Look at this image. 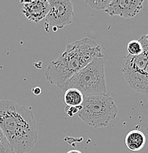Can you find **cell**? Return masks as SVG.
<instances>
[{
    "label": "cell",
    "mask_w": 148,
    "mask_h": 153,
    "mask_svg": "<svg viewBox=\"0 0 148 153\" xmlns=\"http://www.w3.org/2000/svg\"><path fill=\"white\" fill-rule=\"evenodd\" d=\"M79 118L87 125L94 128H103L114 119L118 109L114 100L109 95L85 96Z\"/></svg>",
    "instance_id": "obj_4"
},
{
    "label": "cell",
    "mask_w": 148,
    "mask_h": 153,
    "mask_svg": "<svg viewBox=\"0 0 148 153\" xmlns=\"http://www.w3.org/2000/svg\"><path fill=\"white\" fill-rule=\"evenodd\" d=\"M111 0H98V1H93V0H90V1H84V2L90 6L91 8L98 10H104L106 7H107L108 4L110 3Z\"/></svg>",
    "instance_id": "obj_13"
},
{
    "label": "cell",
    "mask_w": 148,
    "mask_h": 153,
    "mask_svg": "<svg viewBox=\"0 0 148 153\" xmlns=\"http://www.w3.org/2000/svg\"><path fill=\"white\" fill-rule=\"evenodd\" d=\"M0 129L15 153L29 152L38 141L32 112L15 102L0 100Z\"/></svg>",
    "instance_id": "obj_1"
},
{
    "label": "cell",
    "mask_w": 148,
    "mask_h": 153,
    "mask_svg": "<svg viewBox=\"0 0 148 153\" xmlns=\"http://www.w3.org/2000/svg\"><path fill=\"white\" fill-rule=\"evenodd\" d=\"M139 41L143 47L142 53L139 55H127L122 61L121 73L130 88L136 91L139 87L144 68L148 62V41L143 36Z\"/></svg>",
    "instance_id": "obj_5"
},
{
    "label": "cell",
    "mask_w": 148,
    "mask_h": 153,
    "mask_svg": "<svg viewBox=\"0 0 148 153\" xmlns=\"http://www.w3.org/2000/svg\"><path fill=\"white\" fill-rule=\"evenodd\" d=\"M20 3L23 4L22 13L28 20L36 24L46 19L50 8L49 0L21 1Z\"/></svg>",
    "instance_id": "obj_8"
},
{
    "label": "cell",
    "mask_w": 148,
    "mask_h": 153,
    "mask_svg": "<svg viewBox=\"0 0 148 153\" xmlns=\"http://www.w3.org/2000/svg\"><path fill=\"white\" fill-rule=\"evenodd\" d=\"M84 96L80 91L75 88H70L65 91L64 102L67 106H81L84 101Z\"/></svg>",
    "instance_id": "obj_10"
},
{
    "label": "cell",
    "mask_w": 148,
    "mask_h": 153,
    "mask_svg": "<svg viewBox=\"0 0 148 153\" xmlns=\"http://www.w3.org/2000/svg\"><path fill=\"white\" fill-rule=\"evenodd\" d=\"M0 153H15L1 129H0Z\"/></svg>",
    "instance_id": "obj_14"
},
{
    "label": "cell",
    "mask_w": 148,
    "mask_h": 153,
    "mask_svg": "<svg viewBox=\"0 0 148 153\" xmlns=\"http://www.w3.org/2000/svg\"><path fill=\"white\" fill-rule=\"evenodd\" d=\"M143 3V0H111L104 11L111 16H119L124 19H130L141 10Z\"/></svg>",
    "instance_id": "obj_7"
},
{
    "label": "cell",
    "mask_w": 148,
    "mask_h": 153,
    "mask_svg": "<svg viewBox=\"0 0 148 153\" xmlns=\"http://www.w3.org/2000/svg\"><path fill=\"white\" fill-rule=\"evenodd\" d=\"M67 153H82V152L79 150H71V151H68Z\"/></svg>",
    "instance_id": "obj_17"
},
{
    "label": "cell",
    "mask_w": 148,
    "mask_h": 153,
    "mask_svg": "<svg viewBox=\"0 0 148 153\" xmlns=\"http://www.w3.org/2000/svg\"><path fill=\"white\" fill-rule=\"evenodd\" d=\"M82 105H81V106H77V107L66 106L65 108V111L68 116H69L70 117H73L75 114H79V111L82 110Z\"/></svg>",
    "instance_id": "obj_15"
},
{
    "label": "cell",
    "mask_w": 148,
    "mask_h": 153,
    "mask_svg": "<svg viewBox=\"0 0 148 153\" xmlns=\"http://www.w3.org/2000/svg\"><path fill=\"white\" fill-rule=\"evenodd\" d=\"M97 57H103L101 47L90 38H84L67 44L65 52L49 63L45 72L46 77L52 85L60 88Z\"/></svg>",
    "instance_id": "obj_2"
},
{
    "label": "cell",
    "mask_w": 148,
    "mask_h": 153,
    "mask_svg": "<svg viewBox=\"0 0 148 153\" xmlns=\"http://www.w3.org/2000/svg\"><path fill=\"white\" fill-rule=\"evenodd\" d=\"M136 92L140 94H148V62L144 68L139 87Z\"/></svg>",
    "instance_id": "obj_12"
},
{
    "label": "cell",
    "mask_w": 148,
    "mask_h": 153,
    "mask_svg": "<svg viewBox=\"0 0 148 153\" xmlns=\"http://www.w3.org/2000/svg\"><path fill=\"white\" fill-rule=\"evenodd\" d=\"M32 93L35 96H38L41 94V88L39 87H36L32 89Z\"/></svg>",
    "instance_id": "obj_16"
},
{
    "label": "cell",
    "mask_w": 148,
    "mask_h": 153,
    "mask_svg": "<svg viewBox=\"0 0 148 153\" xmlns=\"http://www.w3.org/2000/svg\"><path fill=\"white\" fill-rule=\"evenodd\" d=\"M145 36L146 39H147V41H148V34H147V35H146V36Z\"/></svg>",
    "instance_id": "obj_18"
},
{
    "label": "cell",
    "mask_w": 148,
    "mask_h": 153,
    "mask_svg": "<svg viewBox=\"0 0 148 153\" xmlns=\"http://www.w3.org/2000/svg\"><path fill=\"white\" fill-rule=\"evenodd\" d=\"M125 143L129 150L138 152L145 146L146 136L141 131L134 129L127 133L125 138Z\"/></svg>",
    "instance_id": "obj_9"
},
{
    "label": "cell",
    "mask_w": 148,
    "mask_h": 153,
    "mask_svg": "<svg viewBox=\"0 0 148 153\" xmlns=\"http://www.w3.org/2000/svg\"><path fill=\"white\" fill-rule=\"evenodd\" d=\"M75 88L84 97L106 94L103 57H95L87 66L81 69L60 88L63 91Z\"/></svg>",
    "instance_id": "obj_3"
},
{
    "label": "cell",
    "mask_w": 148,
    "mask_h": 153,
    "mask_svg": "<svg viewBox=\"0 0 148 153\" xmlns=\"http://www.w3.org/2000/svg\"><path fill=\"white\" fill-rule=\"evenodd\" d=\"M127 51L128 55H133V56L139 55L143 52L142 44L139 40L130 41L127 45Z\"/></svg>",
    "instance_id": "obj_11"
},
{
    "label": "cell",
    "mask_w": 148,
    "mask_h": 153,
    "mask_svg": "<svg viewBox=\"0 0 148 153\" xmlns=\"http://www.w3.org/2000/svg\"><path fill=\"white\" fill-rule=\"evenodd\" d=\"M49 13L45 19L44 29L46 32H56L72 24L74 18L73 3L71 0H49Z\"/></svg>",
    "instance_id": "obj_6"
}]
</instances>
